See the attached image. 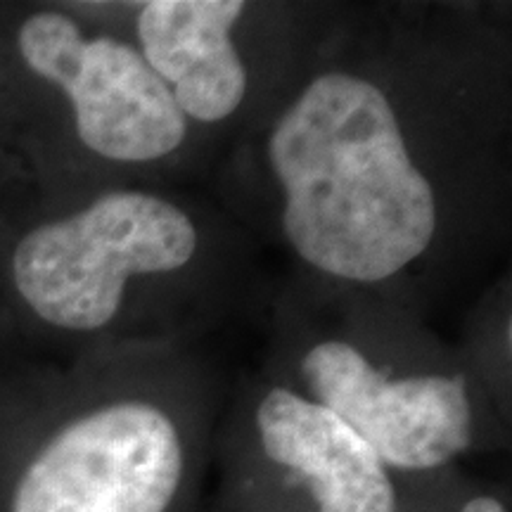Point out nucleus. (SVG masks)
Returning a JSON list of instances; mask_svg holds the SVG:
<instances>
[{"mask_svg":"<svg viewBox=\"0 0 512 512\" xmlns=\"http://www.w3.org/2000/svg\"><path fill=\"white\" fill-rule=\"evenodd\" d=\"M197 247L200 230L176 202L114 190L24 235L12 254V278L38 318L93 332L119 316L131 280L183 271Z\"/></svg>","mask_w":512,"mask_h":512,"instance_id":"2","label":"nucleus"},{"mask_svg":"<svg viewBox=\"0 0 512 512\" xmlns=\"http://www.w3.org/2000/svg\"><path fill=\"white\" fill-rule=\"evenodd\" d=\"M17 41L31 72L67 93L76 133L98 157L150 164L181 150L190 121L138 46L83 36L79 24L57 10L31 15Z\"/></svg>","mask_w":512,"mask_h":512,"instance_id":"4","label":"nucleus"},{"mask_svg":"<svg viewBox=\"0 0 512 512\" xmlns=\"http://www.w3.org/2000/svg\"><path fill=\"white\" fill-rule=\"evenodd\" d=\"M311 401L344 420L384 467L432 470L472 441V403L463 375L394 377L356 344L323 339L302 358Z\"/></svg>","mask_w":512,"mask_h":512,"instance_id":"5","label":"nucleus"},{"mask_svg":"<svg viewBox=\"0 0 512 512\" xmlns=\"http://www.w3.org/2000/svg\"><path fill=\"white\" fill-rule=\"evenodd\" d=\"M394 95L354 69L313 74L275 117L266 164L294 254L330 278L387 283L430 252L439 192Z\"/></svg>","mask_w":512,"mask_h":512,"instance_id":"1","label":"nucleus"},{"mask_svg":"<svg viewBox=\"0 0 512 512\" xmlns=\"http://www.w3.org/2000/svg\"><path fill=\"white\" fill-rule=\"evenodd\" d=\"M460 512H508L505 510V505L498 501L494 496H477V498H470Z\"/></svg>","mask_w":512,"mask_h":512,"instance_id":"8","label":"nucleus"},{"mask_svg":"<svg viewBox=\"0 0 512 512\" xmlns=\"http://www.w3.org/2000/svg\"><path fill=\"white\" fill-rule=\"evenodd\" d=\"M185 472L176 420L121 399L62 427L19 479L12 512H169Z\"/></svg>","mask_w":512,"mask_h":512,"instance_id":"3","label":"nucleus"},{"mask_svg":"<svg viewBox=\"0 0 512 512\" xmlns=\"http://www.w3.org/2000/svg\"><path fill=\"white\" fill-rule=\"evenodd\" d=\"M268 460L297 475L318 512H396V491L377 453L309 396L273 387L256 408Z\"/></svg>","mask_w":512,"mask_h":512,"instance_id":"7","label":"nucleus"},{"mask_svg":"<svg viewBox=\"0 0 512 512\" xmlns=\"http://www.w3.org/2000/svg\"><path fill=\"white\" fill-rule=\"evenodd\" d=\"M240 0H150L136 19L138 50L197 124H221L247 98L249 74L233 31Z\"/></svg>","mask_w":512,"mask_h":512,"instance_id":"6","label":"nucleus"}]
</instances>
